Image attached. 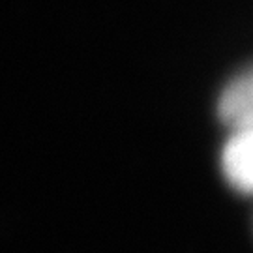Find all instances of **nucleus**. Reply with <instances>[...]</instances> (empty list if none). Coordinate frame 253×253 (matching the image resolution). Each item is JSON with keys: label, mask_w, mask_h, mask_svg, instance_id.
I'll list each match as a JSON object with an SVG mask.
<instances>
[{"label": "nucleus", "mask_w": 253, "mask_h": 253, "mask_svg": "<svg viewBox=\"0 0 253 253\" xmlns=\"http://www.w3.org/2000/svg\"><path fill=\"white\" fill-rule=\"evenodd\" d=\"M221 165L227 180L240 191H250L253 184V133L252 127L236 129L227 141Z\"/></svg>", "instance_id": "obj_2"}, {"label": "nucleus", "mask_w": 253, "mask_h": 253, "mask_svg": "<svg viewBox=\"0 0 253 253\" xmlns=\"http://www.w3.org/2000/svg\"><path fill=\"white\" fill-rule=\"evenodd\" d=\"M253 81L252 73L246 72L227 84L219 101L217 115L233 129H248L253 122Z\"/></svg>", "instance_id": "obj_1"}]
</instances>
